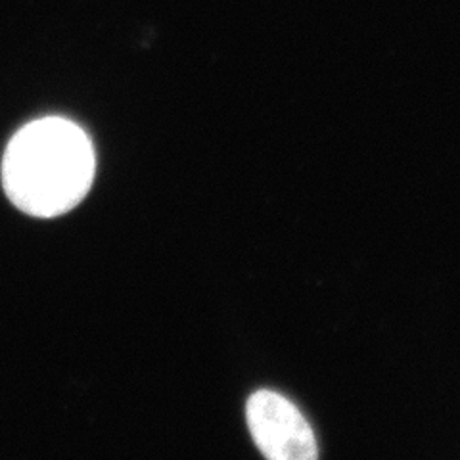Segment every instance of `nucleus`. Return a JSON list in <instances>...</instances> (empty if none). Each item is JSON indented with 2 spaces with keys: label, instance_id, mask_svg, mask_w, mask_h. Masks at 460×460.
<instances>
[{
  "label": "nucleus",
  "instance_id": "f257e3e1",
  "mask_svg": "<svg viewBox=\"0 0 460 460\" xmlns=\"http://www.w3.org/2000/svg\"><path fill=\"white\" fill-rule=\"evenodd\" d=\"M96 157L83 128L62 118L25 125L8 144L3 182L10 201L33 217L74 209L91 190Z\"/></svg>",
  "mask_w": 460,
  "mask_h": 460
},
{
  "label": "nucleus",
  "instance_id": "f03ea898",
  "mask_svg": "<svg viewBox=\"0 0 460 460\" xmlns=\"http://www.w3.org/2000/svg\"><path fill=\"white\" fill-rule=\"evenodd\" d=\"M246 419L257 449L267 460H319L309 422L284 395L255 392L248 399Z\"/></svg>",
  "mask_w": 460,
  "mask_h": 460
}]
</instances>
